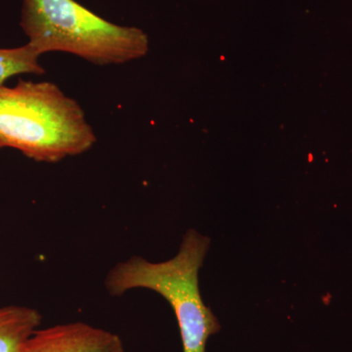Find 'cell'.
I'll use <instances>...</instances> for the list:
<instances>
[{
  "label": "cell",
  "mask_w": 352,
  "mask_h": 352,
  "mask_svg": "<svg viewBox=\"0 0 352 352\" xmlns=\"http://www.w3.org/2000/svg\"><path fill=\"white\" fill-rule=\"evenodd\" d=\"M80 104L55 83L19 80L0 85V148L43 163H57L96 142Z\"/></svg>",
  "instance_id": "obj_1"
},
{
  "label": "cell",
  "mask_w": 352,
  "mask_h": 352,
  "mask_svg": "<svg viewBox=\"0 0 352 352\" xmlns=\"http://www.w3.org/2000/svg\"><path fill=\"white\" fill-rule=\"evenodd\" d=\"M210 245V238L190 229L173 258L154 263L132 256L120 261L109 271L106 289L113 296L134 289L156 292L175 311L183 352H206L208 340L220 330L219 322L204 302L199 287V271Z\"/></svg>",
  "instance_id": "obj_2"
},
{
  "label": "cell",
  "mask_w": 352,
  "mask_h": 352,
  "mask_svg": "<svg viewBox=\"0 0 352 352\" xmlns=\"http://www.w3.org/2000/svg\"><path fill=\"white\" fill-rule=\"evenodd\" d=\"M20 25L39 54L66 52L99 66L144 57L142 30L103 19L75 0H22Z\"/></svg>",
  "instance_id": "obj_3"
},
{
  "label": "cell",
  "mask_w": 352,
  "mask_h": 352,
  "mask_svg": "<svg viewBox=\"0 0 352 352\" xmlns=\"http://www.w3.org/2000/svg\"><path fill=\"white\" fill-rule=\"evenodd\" d=\"M22 352H126L119 336L82 322L36 331Z\"/></svg>",
  "instance_id": "obj_4"
},
{
  "label": "cell",
  "mask_w": 352,
  "mask_h": 352,
  "mask_svg": "<svg viewBox=\"0 0 352 352\" xmlns=\"http://www.w3.org/2000/svg\"><path fill=\"white\" fill-rule=\"evenodd\" d=\"M41 323V314L34 308L0 307V352H22Z\"/></svg>",
  "instance_id": "obj_5"
},
{
  "label": "cell",
  "mask_w": 352,
  "mask_h": 352,
  "mask_svg": "<svg viewBox=\"0 0 352 352\" xmlns=\"http://www.w3.org/2000/svg\"><path fill=\"white\" fill-rule=\"evenodd\" d=\"M41 56L29 43L19 47L0 48V85L21 74H43L44 69L39 64Z\"/></svg>",
  "instance_id": "obj_6"
}]
</instances>
